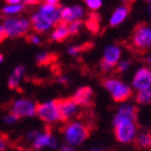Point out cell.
<instances>
[{
    "label": "cell",
    "mask_w": 151,
    "mask_h": 151,
    "mask_svg": "<svg viewBox=\"0 0 151 151\" xmlns=\"http://www.w3.org/2000/svg\"><path fill=\"white\" fill-rule=\"evenodd\" d=\"M53 30L51 33V40L56 42H63L67 40L69 35V29H68V23L64 21H59L57 24L53 26Z\"/></svg>",
    "instance_id": "2e32d148"
},
{
    "label": "cell",
    "mask_w": 151,
    "mask_h": 151,
    "mask_svg": "<svg viewBox=\"0 0 151 151\" xmlns=\"http://www.w3.org/2000/svg\"><path fill=\"white\" fill-rule=\"evenodd\" d=\"M41 1V0H23V4L26 6H33V5H37Z\"/></svg>",
    "instance_id": "d6a6232c"
},
{
    "label": "cell",
    "mask_w": 151,
    "mask_h": 151,
    "mask_svg": "<svg viewBox=\"0 0 151 151\" xmlns=\"http://www.w3.org/2000/svg\"><path fill=\"white\" fill-rule=\"evenodd\" d=\"M29 22H30V29H33V32H35L36 34H39V33L44 34L55 26L51 19L44 16L42 14H40L39 11L32 15Z\"/></svg>",
    "instance_id": "7c38bea8"
},
{
    "label": "cell",
    "mask_w": 151,
    "mask_h": 151,
    "mask_svg": "<svg viewBox=\"0 0 151 151\" xmlns=\"http://www.w3.org/2000/svg\"><path fill=\"white\" fill-rule=\"evenodd\" d=\"M147 62H149V63H150V64H151V56H150V57L147 58Z\"/></svg>",
    "instance_id": "74e56055"
},
{
    "label": "cell",
    "mask_w": 151,
    "mask_h": 151,
    "mask_svg": "<svg viewBox=\"0 0 151 151\" xmlns=\"http://www.w3.org/2000/svg\"><path fill=\"white\" fill-rule=\"evenodd\" d=\"M45 146H48L51 149L57 147L56 138L52 134V126L46 124V127L42 132H40L35 137V139L32 142V149L34 150H41Z\"/></svg>",
    "instance_id": "30bf717a"
},
{
    "label": "cell",
    "mask_w": 151,
    "mask_h": 151,
    "mask_svg": "<svg viewBox=\"0 0 151 151\" xmlns=\"http://www.w3.org/2000/svg\"><path fill=\"white\" fill-rule=\"evenodd\" d=\"M26 40H27V42H30V44H36V45H39L40 42H41V39L39 37V35H36V33L35 34H27L26 35Z\"/></svg>",
    "instance_id": "f1b7e54d"
},
{
    "label": "cell",
    "mask_w": 151,
    "mask_h": 151,
    "mask_svg": "<svg viewBox=\"0 0 151 151\" xmlns=\"http://www.w3.org/2000/svg\"><path fill=\"white\" fill-rule=\"evenodd\" d=\"M133 142L140 149H150L151 147V133L143 132V133L137 134Z\"/></svg>",
    "instance_id": "ffe728a7"
},
{
    "label": "cell",
    "mask_w": 151,
    "mask_h": 151,
    "mask_svg": "<svg viewBox=\"0 0 151 151\" xmlns=\"http://www.w3.org/2000/svg\"><path fill=\"white\" fill-rule=\"evenodd\" d=\"M145 1H146V3H151V0H145Z\"/></svg>",
    "instance_id": "ab89813d"
},
{
    "label": "cell",
    "mask_w": 151,
    "mask_h": 151,
    "mask_svg": "<svg viewBox=\"0 0 151 151\" xmlns=\"http://www.w3.org/2000/svg\"><path fill=\"white\" fill-rule=\"evenodd\" d=\"M82 19H78V21H73L68 23V29H69V35L74 36V35H78L80 33V29L82 27Z\"/></svg>",
    "instance_id": "7402d4cb"
},
{
    "label": "cell",
    "mask_w": 151,
    "mask_h": 151,
    "mask_svg": "<svg viewBox=\"0 0 151 151\" xmlns=\"http://www.w3.org/2000/svg\"><path fill=\"white\" fill-rule=\"evenodd\" d=\"M82 1L92 11H97L102 6V0H82Z\"/></svg>",
    "instance_id": "484cf974"
},
{
    "label": "cell",
    "mask_w": 151,
    "mask_h": 151,
    "mask_svg": "<svg viewBox=\"0 0 151 151\" xmlns=\"http://www.w3.org/2000/svg\"><path fill=\"white\" fill-rule=\"evenodd\" d=\"M7 86L10 90H16V91H22L21 87H19V79L15 78L14 75H11L9 78V81H7Z\"/></svg>",
    "instance_id": "d4e9b609"
},
{
    "label": "cell",
    "mask_w": 151,
    "mask_h": 151,
    "mask_svg": "<svg viewBox=\"0 0 151 151\" xmlns=\"http://www.w3.org/2000/svg\"><path fill=\"white\" fill-rule=\"evenodd\" d=\"M3 27L5 28L7 36L16 39V37L26 36L30 29V22L26 18L19 17H4Z\"/></svg>",
    "instance_id": "277c9868"
},
{
    "label": "cell",
    "mask_w": 151,
    "mask_h": 151,
    "mask_svg": "<svg viewBox=\"0 0 151 151\" xmlns=\"http://www.w3.org/2000/svg\"><path fill=\"white\" fill-rule=\"evenodd\" d=\"M3 59H4V56H3L1 53H0V63H1V62H3Z\"/></svg>",
    "instance_id": "8d00e7d4"
},
{
    "label": "cell",
    "mask_w": 151,
    "mask_h": 151,
    "mask_svg": "<svg viewBox=\"0 0 151 151\" xmlns=\"http://www.w3.org/2000/svg\"><path fill=\"white\" fill-rule=\"evenodd\" d=\"M102 85L116 103H123L132 97V88L117 78H104Z\"/></svg>",
    "instance_id": "3957f363"
},
{
    "label": "cell",
    "mask_w": 151,
    "mask_h": 151,
    "mask_svg": "<svg viewBox=\"0 0 151 151\" xmlns=\"http://www.w3.org/2000/svg\"><path fill=\"white\" fill-rule=\"evenodd\" d=\"M131 11V6L129 5H121L117 9L114 10L112 15L109 19V26L110 27H117L120 24L128 17Z\"/></svg>",
    "instance_id": "9a60e30c"
},
{
    "label": "cell",
    "mask_w": 151,
    "mask_h": 151,
    "mask_svg": "<svg viewBox=\"0 0 151 151\" xmlns=\"http://www.w3.org/2000/svg\"><path fill=\"white\" fill-rule=\"evenodd\" d=\"M26 7L27 6L23 3H21V4H7L6 6H4L1 9V16L3 17H10V16L22 14V12L26 10Z\"/></svg>",
    "instance_id": "e0dca14e"
},
{
    "label": "cell",
    "mask_w": 151,
    "mask_h": 151,
    "mask_svg": "<svg viewBox=\"0 0 151 151\" xmlns=\"http://www.w3.org/2000/svg\"><path fill=\"white\" fill-rule=\"evenodd\" d=\"M91 45H87V44H83V45H76V46H70L68 48V53L71 55V56H76L78 53L82 52V51H86Z\"/></svg>",
    "instance_id": "603a6c76"
},
{
    "label": "cell",
    "mask_w": 151,
    "mask_h": 151,
    "mask_svg": "<svg viewBox=\"0 0 151 151\" xmlns=\"http://www.w3.org/2000/svg\"><path fill=\"white\" fill-rule=\"evenodd\" d=\"M36 116L46 124H55L59 121L58 99L50 100L45 103H36Z\"/></svg>",
    "instance_id": "5b68a950"
},
{
    "label": "cell",
    "mask_w": 151,
    "mask_h": 151,
    "mask_svg": "<svg viewBox=\"0 0 151 151\" xmlns=\"http://www.w3.org/2000/svg\"><path fill=\"white\" fill-rule=\"evenodd\" d=\"M10 111L12 114H15L18 119L32 117V116L36 115V103L30 99H27V98L17 99L11 103Z\"/></svg>",
    "instance_id": "ba28073f"
},
{
    "label": "cell",
    "mask_w": 151,
    "mask_h": 151,
    "mask_svg": "<svg viewBox=\"0 0 151 151\" xmlns=\"http://www.w3.org/2000/svg\"><path fill=\"white\" fill-rule=\"evenodd\" d=\"M4 1L7 4H21L23 3V0H4Z\"/></svg>",
    "instance_id": "e575fe53"
},
{
    "label": "cell",
    "mask_w": 151,
    "mask_h": 151,
    "mask_svg": "<svg viewBox=\"0 0 151 151\" xmlns=\"http://www.w3.org/2000/svg\"><path fill=\"white\" fill-rule=\"evenodd\" d=\"M98 24H99V22H98L97 16L96 15H92L91 17H88V19H87L86 27L88 28L90 30H92V32H97L98 30Z\"/></svg>",
    "instance_id": "cb8c5ba5"
},
{
    "label": "cell",
    "mask_w": 151,
    "mask_h": 151,
    "mask_svg": "<svg viewBox=\"0 0 151 151\" xmlns=\"http://www.w3.org/2000/svg\"><path fill=\"white\" fill-rule=\"evenodd\" d=\"M83 16H85V10L80 5L67 6L60 9V21H64L67 23L81 19Z\"/></svg>",
    "instance_id": "5bb4252c"
},
{
    "label": "cell",
    "mask_w": 151,
    "mask_h": 151,
    "mask_svg": "<svg viewBox=\"0 0 151 151\" xmlns=\"http://www.w3.org/2000/svg\"><path fill=\"white\" fill-rule=\"evenodd\" d=\"M132 86L137 91L150 90L151 88V69L146 67H142L138 69L133 76Z\"/></svg>",
    "instance_id": "8fae6325"
},
{
    "label": "cell",
    "mask_w": 151,
    "mask_h": 151,
    "mask_svg": "<svg viewBox=\"0 0 151 151\" xmlns=\"http://www.w3.org/2000/svg\"><path fill=\"white\" fill-rule=\"evenodd\" d=\"M93 131V123L90 120H71L60 128L65 140L70 145H80L86 139H88Z\"/></svg>",
    "instance_id": "6da1fadb"
},
{
    "label": "cell",
    "mask_w": 151,
    "mask_h": 151,
    "mask_svg": "<svg viewBox=\"0 0 151 151\" xmlns=\"http://www.w3.org/2000/svg\"><path fill=\"white\" fill-rule=\"evenodd\" d=\"M7 33H6V30H5V28L3 27V24L0 26V44L1 42H4L6 39H7Z\"/></svg>",
    "instance_id": "1f68e13d"
},
{
    "label": "cell",
    "mask_w": 151,
    "mask_h": 151,
    "mask_svg": "<svg viewBox=\"0 0 151 151\" xmlns=\"http://www.w3.org/2000/svg\"><path fill=\"white\" fill-rule=\"evenodd\" d=\"M135 100L138 104H150L151 103V88L138 91Z\"/></svg>",
    "instance_id": "44dd1931"
},
{
    "label": "cell",
    "mask_w": 151,
    "mask_h": 151,
    "mask_svg": "<svg viewBox=\"0 0 151 151\" xmlns=\"http://www.w3.org/2000/svg\"><path fill=\"white\" fill-rule=\"evenodd\" d=\"M57 59V55L56 53H51V52H42L39 53L35 57V62L39 67H46L50 65L51 63L56 62Z\"/></svg>",
    "instance_id": "d6986e66"
},
{
    "label": "cell",
    "mask_w": 151,
    "mask_h": 151,
    "mask_svg": "<svg viewBox=\"0 0 151 151\" xmlns=\"http://www.w3.org/2000/svg\"><path fill=\"white\" fill-rule=\"evenodd\" d=\"M9 146V135L5 133H0V151H6Z\"/></svg>",
    "instance_id": "83f0119b"
},
{
    "label": "cell",
    "mask_w": 151,
    "mask_h": 151,
    "mask_svg": "<svg viewBox=\"0 0 151 151\" xmlns=\"http://www.w3.org/2000/svg\"><path fill=\"white\" fill-rule=\"evenodd\" d=\"M112 126H114L115 138L119 143L128 144L134 140L138 131L137 120L124 119L119 115H115L114 121H112Z\"/></svg>",
    "instance_id": "7a4b0ae2"
},
{
    "label": "cell",
    "mask_w": 151,
    "mask_h": 151,
    "mask_svg": "<svg viewBox=\"0 0 151 151\" xmlns=\"http://www.w3.org/2000/svg\"><path fill=\"white\" fill-rule=\"evenodd\" d=\"M121 55H122V51L119 45H109L104 50L103 58L99 63L100 71L104 74H108L114 70L116 64L121 59Z\"/></svg>",
    "instance_id": "8992f818"
},
{
    "label": "cell",
    "mask_w": 151,
    "mask_h": 151,
    "mask_svg": "<svg viewBox=\"0 0 151 151\" xmlns=\"http://www.w3.org/2000/svg\"><path fill=\"white\" fill-rule=\"evenodd\" d=\"M150 4H151V3H150ZM150 11H151V6H150Z\"/></svg>",
    "instance_id": "b9f144b4"
},
{
    "label": "cell",
    "mask_w": 151,
    "mask_h": 151,
    "mask_svg": "<svg viewBox=\"0 0 151 151\" xmlns=\"http://www.w3.org/2000/svg\"><path fill=\"white\" fill-rule=\"evenodd\" d=\"M93 96H94L93 90L90 86H82L80 88H78L76 92H75L71 97L79 106L87 109V108L93 105Z\"/></svg>",
    "instance_id": "4fadbf2b"
},
{
    "label": "cell",
    "mask_w": 151,
    "mask_h": 151,
    "mask_svg": "<svg viewBox=\"0 0 151 151\" xmlns=\"http://www.w3.org/2000/svg\"><path fill=\"white\" fill-rule=\"evenodd\" d=\"M42 3H47V4H59V0H42Z\"/></svg>",
    "instance_id": "d590c367"
},
{
    "label": "cell",
    "mask_w": 151,
    "mask_h": 151,
    "mask_svg": "<svg viewBox=\"0 0 151 151\" xmlns=\"http://www.w3.org/2000/svg\"><path fill=\"white\" fill-rule=\"evenodd\" d=\"M59 151H76V150H75L71 145H63Z\"/></svg>",
    "instance_id": "836d02e7"
},
{
    "label": "cell",
    "mask_w": 151,
    "mask_h": 151,
    "mask_svg": "<svg viewBox=\"0 0 151 151\" xmlns=\"http://www.w3.org/2000/svg\"><path fill=\"white\" fill-rule=\"evenodd\" d=\"M137 114H138V109L132 105V104H123L117 109L116 115L124 117V119H132L137 120Z\"/></svg>",
    "instance_id": "ac0fdd59"
},
{
    "label": "cell",
    "mask_w": 151,
    "mask_h": 151,
    "mask_svg": "<svg viewBox=\"0 0 151 151\" xmlns=\"http://www.w3.org/2000/svg\"><path fill=\"white\" fill-rule=\"evenodd\" d=\"M121 1H122V3H127V1H128V0H121Z\"/></svg>",
    "instance_id": "f35d334b"
},
{
    "label": "cell",
    "mask_w": 151,
    "mask_h": 151,
    "mask_svg": "<svg viewBox=\"0 0 151 151\" xmlns=\"http://www.w3.org/2000/svg\"><path fill=\"white\" fill-rule=\"evenodd\" d=\"M58 109H59V121L67 123L78 115L79 105L75 103L73 97L58 98Z\"/></svg>",
    "instance_id": "9c48e42d"
},
{
    "label": "cell",
    "mask_w": 151,
    "mask_h": 151,
    "mask_svg": "<svg viewBox=\"0 0 151 151\" xmlns=\"http://www.w3.org/2000/svg\"><path fill=\"white\" fill-rule=\"evenodd\" d=\"M17 120H19L15 114H12V112L10 111L9 114L5 116V119H4V121L6 122V123H14V122H16Z\"/></svg>",
    "instance_id": "4dcf8cb0"
},
{
    "label": "cell",
    "mask_w": 151,
    "mask_h": 151,
    "mask_svg": "<svg viewBox=\"0 0 151 151\" xmlns=\"http://www.w3.org/2000/svg\"><path fill=\"white\" fill-rule=\"evenodd\" d=\"M91 151H103V150H91Z\"/></svg>",
    "instance_id": "60d3db41"
},
{
    "label": "cell",
    "mask_w": 151,
    "mask_h": 151,
    "mask_svg": "<svg viewBox=\"0 0 151 151\" xmlns=\"http://www.w3.org/2000/svg\"><path fill=\"white\" fill-rule=\"evenodd\" d=\"M132 45L138 51L151 47V27L146 24H138L132 35Z\"/></svg>",
    "instance_id": "52a82bcc"
},
{
    "label": "cell",
    "mask_w": 151,
    "mask_h": 151,
    "mask_svg": "<svg viewBox=\"0 0 151 151\" xmlns=\"http://www.w3.org/2000/svg\"><path fill=\"white\" fill-rule=\"evenodd\" d=\"M24 70H26V69H24L23 65H17V67L15 68L14 74H12V75H14L15 78H17V79H21V78L23 76V74H24Z\"/></svg>",
    "instance_id": "f546056e"
},
{
    "label": "cell",
    "mask_w": 151,
    "mask_h": 151,
    "mask_svg": "<svg viewBox=\"0 0 151 151\" xmlns=\"http://www.w3.org/2000/svg\"><path fill=\"white\" fill-rule=\"evenodd\" d=\"M131 67V60H120L116 67H115V71L117 73H124V71H127Z\"/></svg>",
    "instance_id": "4316f807"
}]
</instances>
